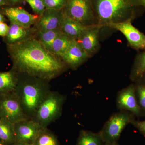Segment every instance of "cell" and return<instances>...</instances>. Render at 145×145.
I'll list each match as a JSON object with an SVG mask.
<instances>
[{"instance_id":"obj_30","label":"cell","mask_w":145,"mask_h":145,"mask_svg":"<svg viewBox=\"0 0 145 145\" xmlns=\"http://www.w3.org/2000/svg\"><path fill=\"white\" fill-rule=\"evenodd\" d=\"M9 6L7 0H0V7Z\"/></svg>"},{"instance_id":"obj_17","label":"cell","mask_w":145,"mask_h":145,"mask_svg":"<svg viewBox=\"0 0 145 145\" xmlns=\"http://www.w3.org/2000/svg\"><path fill=\"white\" fill-rule=\"evenodd\" d=\"M28 29L10 23L8 34L4 37L7 44L18 43L29 39V31Z\"/></svg>"},{"instance_id":"obj_8","label":"cell","mask_w":145,"mask_h":145,"mask_svg":"<svg viewBox=\"0 0 145 145\" xmlns=\"http://www.w3.org/2000/svg\"><path fill=\"white\" fill-rule=\"evenodd\" d=\"M116 103L117 108L119 110L129 112L138 118L143 117L135 96L134 84H131L118 91Z\"/></svg>"},{"instance_id":"obj_7","label":"cell","mask_w":145,"mask_h":145,"mask_svg":"<svg viewBox=\"0 0 145 145\" xmlns=\"http://www.w3.org/2000/svg\"><path fill=\"white\" fill-rule=\"evenodd\" d=\"M0 118L14 124L28 119L24 113L15 92L0 95Z\"/></svg>"},{"instance_id":"obj_25","label":"cell","mask_w":145,"mask_h":145,"mask_svg":"<svg viewBox=\"0 0 145 145\" xmlns=\"http://www.w3.org/2000/svg\"><path fill=\"white\" fill-rule=\"evenodd\" d=\"M46 9L62 10L64 7L66 0H43Z\"/></svg>"},{"instance_id":"obj_12","label":"cell","mask_w":145,"mask_h":145,"mask_svg":"<svg viewBox=\"0 0 145 145\" xmlns=\"http://www.w3.org/2000/svg\"><path fill=\"white\" fill-rule=\"evenodd\" d=\"M101 27L98 25L89 27L76 40L89 58L95 54L99 49V34Z\"/></svg>"},{"instance_id":"obj_18","label":"cell","mask_w":145,"mask_h":145,"mask_svg":"<svg viewBox=\"0 0 145 145\" xmlns=\"http://www.w3.org/2000/svg\"><path fill=\"white\" fill-rule=\"evenodd\" d=\"M0 140L8 145L16 142L14 124L0 118Z\"/></svg>"},{"instance_id":"obj_29","label":"cell","mask_w":145,"mask_h":145,"mask_svg":"<svg viewBox=\"0 0 145 145\" xmlns=\"http://www.w3.org/2000/svg\"><path fill=\"white\" fill-rule=\"evenodd\" d=\"M9 6L14 5L20 2L21 0H7Z\"/></svg>"},{"instance_id":"obj_21","label":"cell","mask_w":145,"mask_h":145,"mask_svg":"<svg viewBox=\"0 0 145 145\" xmlns=\"http://www.w3.org/2000/svg\"><path fill=\"white\" fill-rule=\"evenodd\" d=\"M73 39L62 33L54 40L50 52L59 57H61L70 46Z\"/></svg>"},{"instance_id":"obj_33","label":"cell","mask_w":145,"mask_h":145,"mask_svg":"<svg viewBox=\"0 0 145 145\" xmlns=\"http://www.w3.org/2000/svg\"><path fill=\"white\" fill-rule=\"evenodd\" d=\"M13 145H34V144H25V143L16 142Z\"/></svg>"},{"instance_id":"obj_11","label":"cell","mask_w":145,"mask_h":145,"mask_svg":"<svg viewBox=\"0 0 145 145\" xmlns=\"http://www.w3.org/2000/svg\"><path fill=\"white\" fill-rule=\"evenodd\" d=\"M0 13L8 18L11 23L17 24L27 28H29L39 18L38 16L30 14L23 8L10 6L1 7Z\"/></svg>"},{"instance_id":"obj_13","label":"cell","mask_w":145,"mask_h":145,"mask_svg":"<svg viewBox=\"0 0 145 145\" xmlns=\"http://www.w3.org/2000/svg\"><path fill=\"white\" fill-rule=\"evenodd\" d=\"M67 66L75 69L89 58L82 47L73 39L70 46L61 57Z\"/></svg>"},{"instance_id":"obj_2","label":"cell","mask_w":145,"mask_h":145,"mask_svg":"<svg viewBox=\"0 0 145 145\" xmlns=\"http://www.w3.org/2000/svg\"><path fill=\"white\" fill-rule=\"evenodd\" d=\"M18 75L15 93L24 113L32 119L39 106L51 91L49 82L24 74Z\"/></svg>"},{"instance_id":"obj_4","label":"cell","mask_w":145,"mask_h":145,"mask_svg":"<svg viewBox=\"0 0 145 145\" xmlns=\"http://www.w3.org/2000/svg\"><path fill=\"white\" fill-rule=\"evenodd\" d=\"M66 99V95L51 91L39 106L32 120L42 128H47L61 116Z\"/></svg>"},{"instance_id":"obj_9","label":"cell","mask_w":145,"mask_h":145,"mask_svg":"<svg viewBox=\"0 0 145 145\" xmlns=\"http://www.w3.org/2000/svg\"><path fill=\"white\" fill-rule=\"evenodd\" d=\"M133 20L109 25L108 27L118 30L126 37L130 46L137 50L145 49V35L133 25Z\"/></svg>"},{"instance_id":"obj_19","label":"cell","mask_w":145,"mask_h":145,"mask_svg":"<svg viewBox=\"0 0 145 145\" xmlns=\"http://www.w3.org/2000/svg\"><path fill=\"white\" fill-rule=\"evenodd\" d=\"M145 73V51L137 55L132 67L130 79L135 82L142 80Z\"/></svg>"},{"instance_id":"obj_20","label":"cell","mask_w":145,"mask_h":145,"mask_svg":"<svg viewBox=\"0 0 145 145\" xmlns=\"http://www.w3.org/2000/svg\"><path fill=\"white\" fill-rule=\"evenodd\" d=\"M100 133L81 131L75 145H104Z\"/></svg>"},{"instance_id":"obj_28","label":"cell","mask_w":145,"mask_h":145,"mask_svg":"<svg viewBox=\"0 0 145 145\" xmlns=\"http://www.w3.org/2000/svg\"><path fill=\"white\" fill-rule=\"evenodd\" d=\"M9 29V26H8L5 22H0V36L4 38L6 36Z\"/></svg>"},{"instance_id":"obj_23","label":"cell","mask_w":145,"mask_h":145,"mask_svg":"<svg viewBox=\"0 0 145 145\" xmlns=\"http://www.w3.org/2000/svg\"><path fill=\"white\" fill-rule=\"evenodd\" d=\"M39 32V42L50 52L55 39L63 33L60 29Z\"/></svg>"},{"instance_id":"obj_1","label":"cell","mask_w":145,"mask_h":145,"mask_svg":"<svg viewBox=\"0 0 145 145\" xmlns=\"http://www.w3.org/2000/svg\"><path fill=\"white\" fill-rule=\"evenodd\" d=\"M13 63L12 69L24 74L48 81L62 73L67 67L36 39L7 44Z\"/></svg>"},{"instance_id":"obj_35","label":"cell","mask_w":145,"mask_h":145,"mask_svg":"<svg viewBox=\"0 0 145 145\" xmlns=\"http://www.w3.org/2000/svg\"><path fill=\"white\" fill-rule=\"evenodd\" d=\"M0 145H7V144H5V143L1 141L0 140Z\"/></svg>"},{"instance_id":"obj_3","label":"cell","mask_w":145,"mask_h":145,"mask_svg":"<svg viewBox=\"0 0 145 145\" xmlns=\"http://www.w3.org/2000/svg\"><path fill=\"white\" fill-rule=\"evenodd\" d=\"M97 24L101 27L133 20L140 7L137 0H90Z\"/></svg>"},{"instance_id":"obj_36","label":"cell","mask_w":145,"mask_h":145,"mask_svg":"<svg viewBox=\"0 0 145 145\" xmlns=\"http://www.w3.org/2000/svg\"><path fill=\"white\" fill-rule=\"evenodd\" d=\"M142 80H144L145 81V73L144 75V77H143V79H142Z\"/></svg>"},{"instance_id":"obj_26","label":"cell","mask_w":145,"mask_h":145,"mask_svg":"<svg viewBox=\"0 0 145 145\" xmlns=\"http://www.w3.org/2000/svg\"><path fill=\"white\" fill-rule=\"evenodd\" d=\"M37 15L41 16L46 9L43 0H25Z\"/></svg>"},{"instance_id":"obj_10","label":"cell","mask_w":145,"mask_h":145,"mask_svg":"<svg viewBox=\"0 0 145 145\" xmlns=\"http://www.w3.org/2000/svg\"><path fill=\"white\" fill-rule=\"evenodd\" d=\"M16 142L34 144L42 128L31 119L22 120L14 124Z\"/></svg>"},{"instance_id":"obj_14","label":"cell","mask_w":145,"mask_h":145,"mask_svg":"<svg viewBox=\"0 0 145 145\" xmlns=\"http://www.w3.org/2000/svg\"><path fill=\"white\" fill-rule=\"evenodd\" d=\"M62 15V10L46 9L36 25L37 29L39 31L60 29Z\"/></svg>"},{"instance_id":"obj_6","label":"cell","mask_w":145,"mask_h":145,"mask_svg":"<svg viewBox=\"0 0 145 145\" xmlns=\"http://www.w3.org/2000/svg\"><path fill=\"white\" fill-rule=\"evenodd\" d=\"M62 12L86 26L98 25L90 0H66Z\"/></svg>"},{"instance_id":"obj_5","label":"cell","mask_w":145,"mask_h":145,"mask_svg":"<svg viewBox=\"0 0 145 145\" xmlns=\"http://www.w3.org/2000/svg\"><path fill=\"white\" fill-rule=\"evenodd\" d=\"M135 115L126 110H119L110 116L100 131L105 143H117L125 128L135 120Z\"/></svg>"},{"instance_id":"obj_32","label":"cell","mask_w":145,"mask_h":145,"mask_svg":"<svg viewBox=\"0 0 145 145\" xmlns=\"http://www.w3.org/2000/svg\"><path fill=\"white\" fill-rule=\"evenodd\" d=\"M6 21V18L4 15L2 13H0V22H5Z\"/></svg>"},{"instance_id":"obj_22","label":"cell","mask_w":145,"mask_h":145,"mask_svg":"<svg viewBox=\"0 0 145 145\" xmlns=\"http://www.w3.org/2000/svg\"><path fill=\"white\" fill-rule=\"evenodd\" d=\"M34 145H60L57 136L47 128L41 129Z\"/></svg>"},{"instance_id":"obj_34","label":"cell","mask_w":145,"mask_h":145,"mask_svg":"<svg viewBox=\"0 0 145 145\" xmlns=\"http://www.w3.org/2000/svg\"><path fill=\"white\" fill-rule=\"evenodd\" d=\"M104 145H119L117 143H114V144H106L105 143Z\"/></svg>"},{"instance_id":"obj_24","label":"cell","mask_w":145,"mask_h":145,"mask_svg":"<svg viewBox=\"0 0 145 145\" xmlns=\"http://www.w3.org/2000/svg\"><path fill=\"white\" fill-rule=\"evenodd\" d=\"M135 96L138 105L145 117V81L144 80L134 83Z\"/></svg>"},{"instance_id":"obj_31","label":"cell","mask_w":145,"mask_h":145,"mask_svg":"<svg viewBox=\"0 0 145 145\" xmlns=\"http://www.w3.org/2000/svg\"><path fill=\"white\" fill-rule=\"evenodd\" d=\"M137 2L139 7H143L145 8V0H137Z\"/></svg>"},{"instance_id":"obj_15","label":"cell","mask_w":145,"mask_h":145,"mask_svg":"<svg viewBox=\"0 0 145 145\" xmlns=\"http://www.w3.org/2000/svg\"><path fill=\"white\" fill-rule=\"evenodd\" d=\"M89 27L84 25L63 13L60 29L63 34L72 39L75 40L78 39Z\"/></svg>"},{"instance_id":"obj_16","label":"cell","mask_w":145,"mask_h":145,"mask_svg":"<svg viewBox=\"0 0 145 145\" xmlns=\"http://www.w3.org/2000/svg\"><path fill=\"white\" fill-rule=\"evenodd\" d=\"M18 76L13 69L8 72H0V95L15 92Z\"/></svg>"},{"instance_id":"obj_27","label":"cell","mask_w":145,"mask_h":145,"mask_svg":"<svg viewBox=\"0 0 145 145\" xmlns=\"http://www.w3.org/2000/svg\"><path fill=\"white\" fill-rule=\"evenodd\" d=\"M131 124L136 128L145 137V120L139 121L135 120L131 123Z\"/></svg>"}]
</instances>
